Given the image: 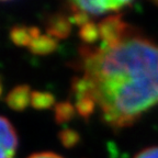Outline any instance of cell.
Returning a JSON list of instances; mask_svg holds the SVG:
<instances>
[{
	"instance_id": "6da1fadb",
	"label": "cell",
	"mask_w": 158,
	"mask_h": 158,
	"mask_svg": "<svg viewBox=\"0 0 158 158\" xmlns=\"http://www.w3.org/2000/svg\"><path fill=\"white\" fill-rule=\"evenodd\" d=\"M84 77L112 128L127 127L158 106V43L135 29L113 47H81Z\"/></svg>"
},
{
	"instance_id": "7a4b0ae2",
	"label": "cell",
	"mask_w": 158,
	"mask_h": 158,
	"mask_svg": "<svg viewBox=\"0 0 158 158\" xmlns=\"http://www.w3.org/2000/svg\"><path fill=\"white\" fill-rule=\"evenodd\" d=\"M102 45L100 47L109 48L118 45L131 32L133 27L124 22L121 15H110L98 24Z\"/></svg>"
},
{
	"instance_id": "3957f363",
	"label": "cell",
	"mask_w": 158,
	"mask_h": 158,
	"mask_svg": "<svg viewBox=\"0 0 158 158\" xmlns=\"http://www.w3.org/2000/svg\"><path fill=\"white\" fill-rule=\"evenodd\" d=\"M132 2L130 1H72L69 2V7L73 11L81 10L84 12L92 15H101L109 12H116L120 10L131 7Z\"/></svg>"
},
{
	"instance_id": "277c9868",
	"label": "cell",
	"mask_w": 158,
	"mask_h": 158,
	"mask_svg": "<svg viewBox=\"0 0 158 158\" xmlns=\"http://www.w3.org/2000/svg\"><path fill=\"white\" fill-rule=\"evenodd\" d=\"M45 27L47 35L59 40L67 39L72 32V23L69 21V18L63 13H54L49 15L45 21Z\"/></svg>"
},
{
	"instance_id": "5b68a950",
	"label": "cell",
	"mask_w": 158,
	"mask_h": 158,
	"mask_svg": "<svg viewBox=\"0 0 158 158\" xmlns=\"http://www.w3.org/2000/svg\"><path fill=\"white\" fill-rule=\"evenodd\" d=\"M0 145L10 157H15L18 147V136L13 125L5 116H0Z\"/></svg>"
},
{
	"instance_id": "8992f818",
	"label": "cell",
	"mask_w": 158,
	"mask_h": 158,
	"mask_svg": "<svg viewBox=\"0 0 158 158\" xmlns=\"http://www.w3.org/2000/svg\"><path fill=\"white\" fill-rule=\"evenodd\" d=\"M31 90L27 85L17 86L9 92L6 98L8 106L12 109L13 111H23L27 108L29 103H31Z\"/></svg>"
},
{
	"instance_id": "52a82bcc",
	"label": "cell",
	"mask_w": 158,
	"mask_h": 158,
	"mask_svg": "<svg viewBox=\"0 0 158 158\" xmlns=\"http://www.w3.org/2000/svg\"><path fill=\"white\" fill-rule=\"evenodd\" d=\"M41 32L36 27L15 25L10 30V40L17 46H30L35 39L40 36Z\"/></svg>"
},
{
	"instance_id": "ba28073f",
	"label": "cell",
	"mask_w": 158,
	"mask_h": 158,
	"mask_svg": "<svg viewBox=\"0 0 158 158\" xmlns=\"http://www.w3.org/2000/svg\"><path fill=\"white\" fill-rule=\"evenodd\" d=\"M58 47V42L49 35H40L29 46L30 52L35 55H48L54 53Z\"/></svg>"
},
{
	"instance_id": "9c48e42d",
	"label": "cell",
	"mask_w": 158,
	"mask_h": 158,
	"mask_svg": "<svg viewBox=\"0 0 158 158\" xmlns=\"http://www.w3.org/2000/svg\"><path fill=\"white\" fill-rule=\"evenodd\" d=\"M76 113V108L69 101H64L55 106V121L57 124L70 122Z\"/></svg>"
},
{
	"instance_id": "30bf717a",
	"label": "cell",
	"mask_w": 158,
	"mask_h": 158,
	"mask_svg": "<svg viewBox=\"0 0 158 158\" xmlns=\"http://www.w3.org/2000/svg\"><path fill=\"white\" fill-rule=\"evenodd\" d=\"M55 104V97L51 92L33 91L31 94V106L36 110L51 109Z\"/></svg>"
},
{
	"instance_id": "8fae6325",
	"label": "cell",
	"mask_w": 158,
	"mask_h": 158,
	"mask_svg": "<svg viewBox=\"0 0 158 158\" xmlns=\"http://www.w3.org/2000/svg\"><path fill=\"white\" fill-rule=\"evenodd\" d=\"M96 101L91 96H82L76 98V111L81 118L88 120L96 110Z\"/></svg>"
},
{
	"instance_id": "7c38bea8",
	"label": "cell",
	"mask_w": 158,
	"mask_h": 158,
	"mask_svg": "<svg viewBox=\"0 0 158 158\" xmlns=\"http://www.w3.org/2000/svg\"><path fill=\"white\" fill-rule=\"evenodd\" d=\"M79 37L82 42L86 44H94L98 41L100 37V33H99V27L94 22H89L86 25L80 27L79 30Z\"/></svg>"
},
{
	"instance_id": "4fadbf2b",
	"label": "cell",
	"mask_w": 158,
	"mask_h": 158,
	"mask_svg": "<svg viewBox=\"0 0 158 158\" xmlns=\"http://www.w3.org/2000/svg\"><path fill=\"white\" fill-rule=\"evenodd\" d=\"M59 142L67 149L76 147L80 142V135L77 131L73 128H64L58 133Z\"/></svg>"
},
{
	"instance_id": "5bb4252c",
	"label": "cell",
	"mask_w": 158,
	"mask_h": 158,
	"mask_svg": "<svg viewBox=\"0 0 158 158\" xmlns=\"http://www.w3.org/2000/svg\"><path fill=\"white\" fill-rule=\"evenodd\" d=\"M69 21L72 24L78 25V27H81L90 22V17H89L88 13L84 12L81 10H77V11H74V13L69 17Z\"/></svg>"
},
{
	"instance_id": "9a60e30c",
	"label": "cell",
	"mask_w": 158,
	"mask_h": 158,
	"mask_svg": "<svg viewBox=\"0 0 158 158\" xmlns=\"http://www.w3.org/2000/svg\"><path fill=\"white\" fill-rule=\"evenodd\" d=\"M134 158H158V146L145 148L136 154Z\"/></svg>"
},
{
	"instance_id": "2e32d148",
	"label": "cell",
	"mask_w": 158,
	"mask_h": 158,
	"mask_svg": "<svg viewBox=\"0 0 158 158\" xmlns=\"http://www.w3.org/2000/svg\"><path fill=\"white\" fill-rule=\"evenodd\" d=\"M29 158H63L59 155L54 153H51V152H45V153H37L33 154L32 156H30Z\"/></svg>"
},
{
	"instance_id": "e0dca14e",
	"label": "cell",
	"mask_w": 158,
	"mask_h": 158,
	"mask_svg": "<svg viewBox=\"0 0 158 158\" xmlns=\"http://www.w3.org/2000/svg\"><path fill=\"white\" fill-rule=\"evenodd\" d=\"M0 158H11L9 155L7 154V152L3 149V147L0 145Z\"/></svg>"
},
{
	"instance_id": "ac0fdd59",
	"label": "cell",
	"mask_w": 158,
	"mask_h": 158,
	"mask_svg": "<svg viewBox=\"0 0 158 158\" xmlns=\"http://www.w3.org/2000/svg\"><path fill=\"white\" fill-rule=\"evenodd\" d=\"M2 94H3V84H2V78L0 76V99H1Z\"/></svg>"
}]
</instances>
